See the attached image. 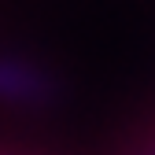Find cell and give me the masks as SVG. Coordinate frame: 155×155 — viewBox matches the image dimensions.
<instances>
[{"instance_id": "1", "label": "cell", "mask_w": 155, "mask_h": 155, "mask_svg": "<svg viewBox=\"0 0 155 155\" xmlns=\"http://www.w3.org/2000/svg\"><path fill=\"white\" fill-rule=\"evenodd\" d=\"M48 96V78L11 55H0V100H18V104H37Z\"/></svg>"}]
</instances>
